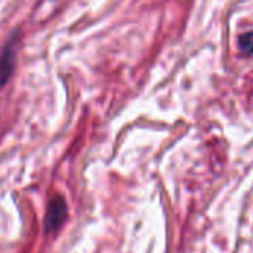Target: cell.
<instances>
[{"label":"cell","mask_w":253,"mask_h":253,"mask_svg":"<svg viewBox=\"0 0 253 253\" xmlns=\"http://www.w3.org/2000/svg\"><path fill=\"white\" fill-rule=\"evenodd\" d=\"M239 49L245 55H253V31L245 33L239 37Z\"/></svg>","instance_id":"3957f363"},{"label":"cell","mask_w":253,"mask_h":253,"mask_svg":"<svg viewBox=\"0 0 253 253\" xmlns=\"http://www.w3.org/2000/svg\"><path fill=\"white\" fill-rule=\"evenodd\" d=\"M68 216V209H67V203L61 196L53 197L46 209V215H44V231L46 233H55L56 230H59L62 227V224L65 222Z\"/></svg>","instance_id":"6da1fadb"},{"label":"cell","mask_w":253,"mask_h":253,"mask_svg":"<svg viewBox=\"0 0 253 253\" xmlns=\"http://www.w3.org/2000/svg\"><path fill=\"white\" fill-rule=\"evenodd\" d=\"M13 62H15V55L12 46H7L3 53L0 55V87L6 84L9 77L12 76L13 70Z\"/></svg>","instance_id":"7a4b0ae2"}]
</instances>
